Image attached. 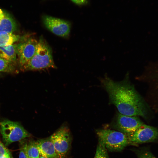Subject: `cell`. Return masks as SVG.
Listing matches in <instances>:
<instances>
[{
  "label": "cell",
  "mask_w": 158,
  "mask_h": 158,
  "mask_svg": "<svg viewBox=\"0 0 158 158\" xmlns=\"http://www.w3.org/2000/svg\"><path fill=\"white\" fill-rule=\"evenodd\" d=\"M35 143L40 156L46 158H59L49 137L37 140Z\"/></svg>",
  "instance_id": "obj_10"
},
{
  "label": "cell",
  "mask_w": 158,
  "mask_h": 158,
  "mask_svg": "<svg viewBox=\"0 0 158 158\" xmlns=\"http://www.w3.org/2000/svg\"><path fill=\"white\" fill-rule=\"evenodd\" d=\"M75 4L79 5H84L87 4L88 0H71Z\"/></svg>",
  "instance_id": "obj_20"
},
{
  "label": "cell",
  "mask_w": 158,
  "mask_h": 158,
  "mask_svg": "<svg viewBox=\"0 0 158 158\" xmlns=\"http://www.w3.org/2000/svg\"><path fill=\"white\" fill-rule=\"evenodd\" d=\"M94 158H109L103 142L99 138Z\"/></svg>",
  "instance_id": "obj_15"
},
{
  "label": "cell",
  "mask_w": 158,
  "mask_h": 158,
  "mask_svg": "<svg viewBox=\"0 0 158 158\" xmlns=\"http://www.w3.org/2000/svg\"><path fill=\"white\" fill-rule=\"evenodd\" d=\"M39 158H45V157H42V156H40Z\"/></svg>",
  "instance_id": "obj_22"
},
{
  "label": "cell",
  "mask_w": 158,
  "mask_h": 158,
  "mask_svg": "<svg viewBox=\"0 0 158 158\" xmlns=\"http://www.w3.org/2000/svg\"><path fill=\"white\" fill-rule=\"evenodd\" d=\"M8 153H9L7 150L2 143L0 142V158Z\"/></svg>",
  "instance_id": "obj_19"
},
{
  "label": "cell",
  "mask_w": 158,
  "mask_h": 158,
  "mask_svg": "<svg viewBox=\"0 0 158 158\" xmlns=\"http://www.w3.org/2000/svg\"><path fill=\"white\" fill-rule=\"evenodd\" d=\"M49 68H56V67L53 61L51 48L43 37L41 36L34 55L21 69L26 71Z\"/></svg>",
  "instance_id": "obj_2"
},
{
  "label": "cell",
  "mask_w": 158,
  "mask_h": 158,
  "mask_svg": "<svg viewBox=\"0 0 158 158\" xmlns=\"http://www.w3.org/2000/svg\"><path fill=\"white\" fill-rule=\"evenodd\" d=\"M49 138L59 158H64L70 149L71 142L69 128L65 125H62Z\"/></svg>",
  "instance_id": "obj_5"
},
{
  "label": "cell",
  "mask_w": 158,
  "mask_h": 158,
  "mask_svg": "<svg viewBox=\"0 0 158 158\" xmlns=\"http://www.w3.org/2000/svg\"><path fill=\"white\" fill-rule=\"evenodd\" d=\"M42 21L46 28L53 34L65 38L69 36L71 24L68 21L47 15L43 16Z\"/></svg>",
  "instance_id": "obj_8"
},
{
  "label": "cell",
  "mask_w": 158,
  "mask_h": 158,
  "mask_svg": "<svg viewBox=\"0 0 158 158\" xmlns=\"http://www.w3.org/2000/svg\"><path fill=\"white\" fill-rule=\"evenodd\" d=\"M20 38L19 35L13 33L0 32V46L12 44Z\"/></svg>",
  "instance_id": "obj_13"
},
{
  "label": "cell",
  "mask_w": 158,
  "mask_h": 158,
  "mask_svg": "<svg viewBox=\"0 0 158 158\" xmlns=\"http://www.w3.org/2000/svg\"><path fill=\"white\" fill-rule=\"evenodd\" d=\"M38 40L32 37H24L22 41L16 44V54L21 68L33 56Z\"/></svg>",
  "instance_id": "obj_7"
},
{
  "label": "cell",
  "mask_w": 158,
  "mask_h": 158,
  "mask_svg": "<svg viewBox=\"0 0 158 158\" xmlns=\"http://www.w3.org/2000/svg\"><path fill=\"white\" fill-rule=\"evenodd\" d=\"M16 28V23L12 17L0 9V32L13 33Z\"/></svg>",
  "instance_id": "obj_11"
},
{
  "label": "cell",
  "mask_w": 158,
  "mask_h": 158,
  "mask_svg": "<svg viewBox=\"0 0 158 158\" xmlns=\"http://www.w3.org/2000/svg\"><path fill=\"white\" fill-rule=\"evenodd\" d=\"M138 158H157L147 148H142L136 150Z\"/></svg>",
  "instance_id": "obj_17"
},
{
  "label": "cell",
  "mask_w": 158,
  "mask_h": 158,
  "mask_svg": "<svg viewBox=\"0 0 158 158\" xmlns=\"http://www.w3.org/2000/svg\"><path fill=\"white\" fill-rule=\"evenodd\" d=\"M128 135L130 144L136 146L140 144L157 141L158 129L143 124L133 133Z\"/></svg>",
  "instance_id": "obj_6"
},
{
  "label": "cell",
  "mask_w": 158,
  "mask_h": 158,
  "mask_svg": "<svg viewBox=\"0 0 158 158\" xmlns=\"http://www.w3.org/2000/svg\"><path fill=\"white\" fill-rule=\"evenodd\" d=\"M143 124L136 116H126L118 113L116 116L115 126L119 131L129 135Z\"/></svg>",
  "instance_id": "obj_9"
},
{
  "label": "cell",
  "mask_w": 158,
  "mask_h": 158,
  "mask_svg": "<svg viewBox=\"0 0 158 158\" xmlns=\"http://www.w3.org/2000/svg\"><path fill=\"white\" fill-rule=\"evenodd\" d=\"M16 44L0 46V57L12 62L16 60Z\"/></svg>",
  "instance_id": "obj_12"
},
{
  "label": "cell",
  "mask_w": 158,
  "mask_h": 158,
  "mask_svg": "<svg viewBox=\"0 0 158 158\" xmlns=\"http://www.w3.org/2000/svg\"><path fill=\"white\" fill-rule=\"evenodd\" d=\"M13 62L0 57V71L7 73L14 71L15 68Z\"/></svg>",
  "instance_id": "obj_16"
},
{
  "label": "cell",
  "mask_w": 158,
  "mask_h": 158,
  "mask_svg": "<svg viewBox=\"0 0 158 158\" xmlns=\"http://www.w3.org/2000/svg\"><path fill=\"white\" fill-rule=\"evenodd\" d=\"M129 73L122 81L116 82L105 75L101 82L110 102L120 113L126 116H145V107L140 96L129 80Z\"/></svg>",
  "instance_id": "obj_1"
},
{
  "label": "cell",
  "mask_w": 158,
  "mask_h": 158,
  "mask_svg": "<svg viewBox=\"0 0 158 158\" xmlns=\"http://www.w3.org/2000/svg\"><path fill=\"white\" fill-rule=\"evenodd\" d=\"M24 146L28 158H39L40 157L35 141H30L24 144Z\"/></svg>",
  "instance_id": "obj_14"
},
{
  "label": "cell",
  "mask_w": 158,
  "mask_h": 158,
  "mask_svg": "<svg viewBox=\"0 0 158 158\" xmlns=\"http://www.w3.org/2000/svg\"><path fill=\"white\" fill-rule=\"evenodd\" d=\"M0 131L6 145L29 137L30 135L20 123L7 120L0 122Z\"/></svg>",
  "instance_id": "obj_4"
},
{
  "label": "cell",
  "mask_w": 158,
  "mask_h": 158,
  "mask_svg": "<svg viewBox=\"0 0 158 158\" xmlns=\"http://www.w3.org/2000/svg\"><path fill=\"white\" fill-rule=\"evenodd\" d=\"M1 158H10L9 153L6 154Z\"/></svg>",
  "instance_id": "obj_21"
},
{
  "label": "cell",
  "mask_w": 158,
  "mask_h": 158,
  "mask_svg": "<svg viewBox=\"0 0 158 158\" xmlns=\"http://www.w3.org/2000/svg\"><path fill=\"white\" fill-rule=\"evenodd\" d=\"M19 158H28L25 151L24 145L20 147Z\"/></svg>",
  "instance_id": "obj_18"
},
{
  "label": "cell",
  "mask_w": 158,
  "mask_h": 158,
  "mask_svg": "<svg viewBox=\"0 0 158 158\" xmlns=\"http://www.w3.org/2000/svg\"><path fill=\"white\" fill-rule=\"evenodd\" d=\"M96 133L110 151H121L130 144L128 135L120 131L99 129L96 130Z\"/></svg>",
  "instance_id": "obj_3"
}]
</instances>
